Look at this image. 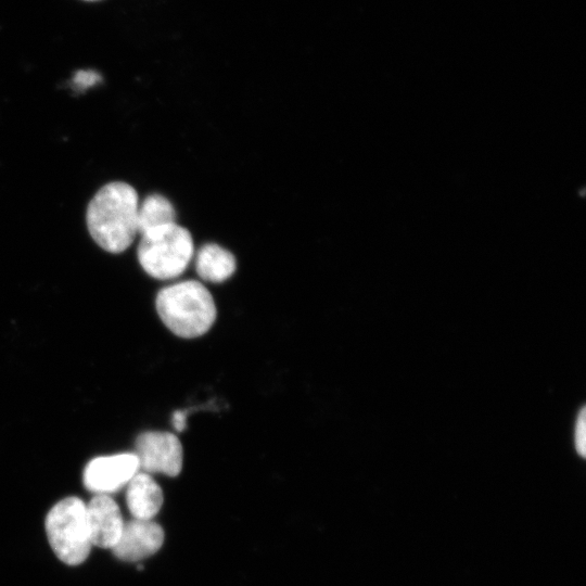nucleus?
Returning <instances> with one entry per match:
<instances>
[{"mask_svg":"<svg viewBox=\"0 0 586 586\" xmlns=\"http://www.w3.org/2000/svg\"><path fill=\"white\" fill-rule=\"evenodd\" d=\"M139 198L135 188L123 181L103 186L91 199L86 214L89 233L110 253L127 250L138 234Z\"/></svg>","mask_w":586,"mask_h":586,"instance_id":"f257e3e1","label":"nucleus"},{"mask_svg":"<svg viewBox=\"0 0 586 586\" xmlns=\"http://www.w3.org/2000/svg\"><path fill=\"white\" fill-rule=\"evenodd\" d=\"M155 306L163 323L184 339L205 334L217 315L212 294L196 280L179 281L161 289Z\"/></svg>","mask_w":586,"mask_h":586,"instance_id":"f03ea898","label":"nucleus"},{"mask_svg":"<svg viewBox=\"0 0 586 586\" xmlns=\"http://www.w3.org/2000/svg\"><path fill=\"white\" fill-rule=\"evenodd\" d=\"M194 253L190 231L177 221L141 234L137 249L142 269L158 280H170L182 275Z\"/></svg>","mask_w":586,"mask_h":586,"instance_id":"7ed1b4c3","label":"nucleus"},{"mask_svg":"<svg viewBox=\"0 0 586 586\" xmlns=\"http://www.w3.org/2000/svg\"><path fill=\"white\" fill-rule=\"evenodd\" d=\"M46 532L55 556L65 564L78 565L89 556L92 544L86 504L71 496L55 504L46 517Z\"/></svg>","mask_w":586,"mask_h":586,"instance_id":"20e7f679","label":"nucleus"},{"mask_svg":"<svg viewBox=\"0 0 586 586\" xmlns=\"http://www.w3.org/2000/svg\"><path fill=\"white\" fill-rule=\"evenodd\" d=\"M140 470L176 476L183 462V449L179 438L170 432L148 431L136 440Z\"/></svg>","mask_w":586,"mask_h":586,"instance_id":"39448f33","label":"nucleus"},{"mask_svg":"<svg viewBox=\"0 0 586 586\" xmlns=\"http://www.w3.org/2000/svg\"><path fill=\"white\" fill-rule=\"evenodd\" d=\"M139 471V460L135 453L100 456L87 463L82 482L95 495H110L125 487Z\"/></svg>","mask_w":586,"mask_h":586,"instance_id":"423d86ee","label":"nucleus"},{"mask_svg":"<svg viewBox=\"0 0 586 586\" xmlns=\"http://www.w3.org/2000/svg\"><path fill=\"white\" fill-rule=\"evenodd\" d=\"M164 531L152 520L132 519L124 523L122 534L112 548L123 561H138L154 555L163 545Z\"/></svg>","mask_w":586,"mask_h":586,"instance_id":"0eeeda50","label":"nucleus"},{"mask_svg":"<svg viewBox=\"0 0 586 586\" xmlns=\"http://www.w3.org/2000/svg\"><path fill=\"white\" fill-rule=\"evenodd\" d=\"M86 515L92 546L112 549L125 523L118 505L109 495H94L86 504Z\"/></svg>","mask_w":586,"mask_h":586,"instance_id":"6e6552de","label":"nucleus"},{"mask_svg":"<svg viewBox=\"0 0 586 586\" xmlns=\"http://www.w3.org/2000/svg\"><path fill=\"white\" fill-rule=\"evenodd\" d=\"M126 486V504L133 519L152 520L163 505L160 485L149 473L139 471Z\"/></svg>","mask_w":586,"mask_h":586,"instance_id":"1a4fd4ad","label":"nucleus"},{"mask_svg":"<svg viewBox=\"0 0 586 586\" xmlns=\"http://www.w3.org/2000/svg\"><path fill=\"white\" fill-rule=\"evenodd\" d=\"M195 270L203 281L220 283L228 280L237 269V259L217 243H205L194 253Z\"/></svg>","mask_w":586,"mask_h":586,"instance_id":"9d476101","label":"nucleus"},{"mask_svg":"<svg viewBox=\"0 0 586 586\" xmlns=\"http://www.w3.org/2000/svg\"><path fill=\"white\" fill-rule=\"evenodd\" d=\"M138 233L141 235L158 227L176 222V209L164 195L152 193L138 206Z\"/></svg>","mask_w":586,"mask_h":586,"instance_id":"9b49d317","label":"nucleus"},{"mask_svg":"<svg viewBox=\"0 0 586 586\" xmlns=\"http://www.w3.org/2000/svg\"><path fill=\"white\" fill-rule=\"evenodd\" d=\"M574 447L576 453L586 456V407L582 406L577 411L574 424Z\"/></svg>","mask_w":586,"mask_h":586,"instance_id":"f8f14e48","label":"nucleus"},{"mask_svg":"<svg viewBox=\"0 0 586 586\" xmlns=\"http://www.w3.org/2000/svg\"><path fill=\"white\" fill-rule=\"evenodd\" d=\"M99 75L94 72H78L75 77V82L81 85V86H90L94 81L99 80Z\"/></svg>","mask_w":586,"mask_h":586,"instance_id":"ddd939ff","label":"nucleus"},{"mask_svg":"<svg viewBox=\"0 0 586 586\" xmlns=\"http://www.w3.org/2000/svg\"><path fill=\"white\" fill-rule=\"evenodd\" d=\"M171 424L176 431L178 432L183 431L187 426V411L186 410L175 411L171 417Z\"/></svg>","mask_w":586,"mask_h":586,"instance_id":"4468645a","label":"nucleus"},{"mask_svg":"<svg viewBox=\"0 0 586 586\" xmlns=\"http://www.w3.org/2000/svg\"><path fill=\"white\" fill-rule=\"evenodd\" d=\"M86 1H95V0H86Z\"/></svg>","mask_w":586,"mask_h":586,"instance_id":"2eb2a0df","label":"nucleus"}]
</instances>
